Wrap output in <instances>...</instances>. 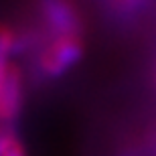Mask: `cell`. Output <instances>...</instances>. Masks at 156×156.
<instances>
[{
  "instance_id": "7",
  "label": "cell",
  "mask_w": 156,
  "mask_h": 156,
  "mask_svg": "<svg viewBox=\"0 0 156 156\" xmlns=\"http://www.w3.org/2000/svg\"><path fill=\"white\" fill-rule=\"evenodd\" d=\"M2 136H4V132H0V144H2Z\"/></svg>"
},
{
  "instance_id": "4",
  "label": "cell",
  "mask_w": 156,
  "mask_h": 156,
  "mask_svg": "<svg viewBox=\"0 0 156 156\" xmlns=\"http://www.w3.org/2000/svg\"><path fill=\"white\" fill-rule=\"evenodd\" d=\"M0 156H29L27 148H24L23 140L16 134L4 132L2 136V144H0Z\"/></svg>"
},
{
  "instance_id": "3",
  "label": "cell",
  "mask_w": 156,
  "mask_h": 156,
  "mask_svg": "<svg viewBox=\"0 0 156 156\" xmlns=\"http://www.w3.org/2000/svg\"><path fill=\"white\" fill-rule=\"evenodd\" d=\"M24 101L23 75L16 65H10L0 79V124H12L20 116Z\"/></svg>"
},
{
  "instance_id": "6",
  "label": "cell",
  "mask_w": 156,
  "mask_h": 156,
  "mask_svg": "<svg viewBox=\"0 0 156 156\" xmlns=\"http://www.w3.org/2000/svg\"><path fill=\"white\" fill-rule=\"evenodd\" d=\"M12 65V63H10ZM10 65H8V67H10ZM8 67H2V65H0V79H2V75H4V71L8 69Z\"/></svg>"
},
{
  "instance_id": "5",
  "label": "cell",
  "mask_w": 156,
  "mask_h": 156,
  "mask_svg": "<svg viewBox=\"0 0 156 156\" xmlns=\"http://www.w3.org/2000/svg\"><path fill=\"white\" fill-rule=\"evenodd\" d=\"M114 4L122 10H134V8H138L142 4V0H114Z\"/></svg>"
},
{
  "instance_id": "1",
  "label": "cell",
  "mask_w": 156,
  "mask_h": 156,
  "mask_svg": "<svg viewBox=\"0 0 156 156\" xmlns=\"http://www.w3.org/2000/svg\"><path fill=\"white\" fill-rule=\"evenodd\" d=\"M83 49L85 43L81 33L51 37V41L43 45L39 51L37 57L39 71L45 77H61L83 57Z\"/></svg>"
},
{
  "instance_id": "2",
  "label": "cell",
  "mask_w": 156,
  "mask_h": 156,
  "mask_svg": "<svg viewBox=\"0 0 156 156\" xmlns=\"http://www.w3.org/2000/svg\"><path fill=\"white\" fill-rule=\"evenodd\" d=\"M39 12L51 37L81 33V16L73 0H39Z\"/></svg>"
}]
</instances>
